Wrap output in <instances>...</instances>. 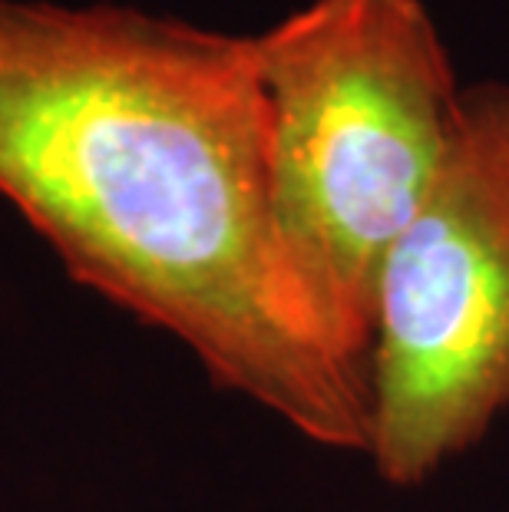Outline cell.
Here are the masks:
<instances>
[{"label": "cell", "mask_w": 509, "mask_h": 512, "mask_svg": "<svg viewBox=\"0 0 509 512\" xmlns=\"http://www.w3.org/2000/svg\"><path fill=\"white\" fill-rule=\"evenodd\" d=\"M0 195L212 384L324 450H367L364 370L278 235L255 34L0 0Z\"/></svg>", "instance_id": "1"}, {"label": "cell", "mask_w": 509, "mask_h": 512, "mask_svg": "<svg viewBox=\"0 0 509 512\" xmlns=\"http://www.w3.org/2000/svg\"><path fill=\"white\" fill-rule=\"evenodd\" d=\"M255 40L281 245L367 380L384 258L440 172L467 86L427 0H308Z\"/></svg>", "instance_id": "2"}, {"label": "cell", "mask_w": 509, "mask_h": 512, "mask_svg": "<svg viewBox=\"0 0 509 512\" xmlns=\"http://www.w3.org/2000/svg\"><path fill=\"white\" fill-rule=\"evenodd\" d=\"M509 410V83L463 90L453 143L384 258L367 344V456L414 489Z\"/></svg>", "instance_id": "3"}]
</instances>
